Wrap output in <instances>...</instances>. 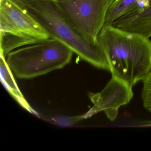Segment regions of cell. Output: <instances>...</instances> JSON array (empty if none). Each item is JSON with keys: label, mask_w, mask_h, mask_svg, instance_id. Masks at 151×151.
Returning <instances> with one entry per match:
<instances>
[{"label": "cell", "mask_w": 151, "mask_h": 151, "mask_svg": "<svg viewBox=\"0 0 151 151\" xmlns=\"http://www.w3.org/2000/svg\"><path fill=\"white\" fill-rule=\"evenodd\" d=\"M114 76L133 86L151 69V40L113 25L104 27L98 37Z\"/></svg>", "instance_id": "obj_1"}, {"label": "cell", "mask_w": 151, "mask_h": 151, "mask_svg": "<svg viewBox=\"0 0 151 151\" xmlns=\"http://www.w3.org/2000/svg\"><path fill=\"white\" fill-rule=\"evenodd\" d=\"M36 20L50 38L59 40L81 59L98 68L109 70L106 55L99 43L87 41L72 25L54 0H13Z\"/></svg>", "instance_id": "obj_2"}, {"label": "cell", "mask_w": 151, "mask_h": 151, "mask_svg": "<svg viewBox=\"0 0 151 151\" xmlns=\"http://www.w3.org/2000/svg\"><path fill=\"white\" fill-rule=\"evenodd\" d=\"M73 52L52 38L23 47L9 52L6 62L12 73L21 79H30L60 69L68 65Z\"/></svg>", "instance_id": "obj_3"}, {"label": "cell", "mask_w": 151, "mask_h": 151, "mask_svg": "<svg viewBox=\"0 0 151 151\" xmlns=\"http://www.w3.org/2000/svg\"><path fill=\"white\" fill-rule=\"evenodd\" d=\"M50 36L13 0L0 1V54L6 58L19 47L42 42Z\"/></svg>", "instance_id": "obj_4"}, {"label": "cell", "mask_w": 151, "mask_h": 151, "mask_svg": "<svg viewBox=\"0 0 151 151\" xmlns=\"http://www.w3.org/2000/svg\"><path fill=\"white\" fill-rule=\"evenodd\" d=\"M77 30L90 43H99L108 11L115 0H54Z\"/></svg>", "instance_id": "obj_5"}, {"label": "cell", "mask_w": 151, "mask_h": 151, "mask_svg": "<svg viewBox=\"0 0 151 151\" xmlns=\"http://www.w3.org/2000/svg\"><path fill=\"white\" fill-rule=\"evenodd\" d=\"M132 87L112 76L111 79L100 92L89 93V98L93 106L83 116V118H88L103 111L109 119L114 121L118 115L119 109L128 104L133 98Z\"/></svg>", "instance_id": "obj_6"}, {"label": "cell", "mask_w": 151, "mask_h": 151, "mask_svg": "<svg viewBox=\"0 0 151 151\" xmlns=\"http://www.w3.org/2000/svg\"><path fill=\"white\" fill-rule=\"evenodd\" d=\"M112 25L121 29L151 37V0L117 19Z\"/></svg>", "instance_id": "obj_7"}, {"label": "cell", "mask_w": 151, "mask_h": 151, "mask_svg": "<svg viewBox=\"0 0 151 151\" xmlns=\"http://www.w3.org/2000/svg\"><path fill=\"white\" fill-rule=\"evenodd\" d=\"M0 69L1 82L8 91L23 107L31 113H34L18 88L12 74L13 73L6 62V58L2 56H1L0 59Z\"/></svg>", "instance_id": "obj_8"}, {"label": "cell", "mask_w": 151, "mask_h": 151, "mask_svg": "<svg viewBox=\"0 0 151 151\" xmlns=\"http://www.w3.org/2000/svg\"><path fill=\"white\" fill-rule=\"evenodd\" d=\"M148 0H115L109 7L104 27L112 25L118 18L132 12Z\"/></svg>", "instance_id": "obj_9"}, {"label": "cell", "mask_w": 151, "mask_h": 151, "mask_svg": "<svg viewBox=\"0 0 151 151\" xmlns=\"http://www.w3.org/2000/svg\"><path fill=\"white\" fill-rule=\"evenodd\" d=\"M142 81L143 86L141 96L143 106L151 113V69Z\"/></svg>", "instance_id": "obj_10"}]
</instances>
